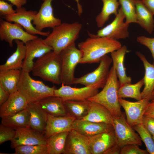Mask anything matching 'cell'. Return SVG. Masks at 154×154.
I'll return each mask as SVG.
<instances>
[{
    "label": "cell",
    "mask_w": 154,
    "mask_h": 154,
    "mask_svg": "<svg viewBox=\"0 0 154 154\" xmlns=\"http://www.w3.org/2000/svg\"><path fill=\"white\" fill-rule=\"evenodd\" d=\"M133 127L144 143L149 153L154 154V142L152 136L142 124L136 125Z\"/></svg>",
    "instance_id": "d590c367"
},
{
    "label": "cell",
    "mask_w": 154,
    "mask_h": 154,
    "mask_svg": "<svg viewBox=\"0 0 154 154\" xmlns=\"http://www.w3.org/2000/svg\"><path fill=\"white\" fill-rule=\"evenodd\" d=\"M152 137H153V139L154 142V135L152 136Z\"/></svg>",
    "instance_id": "f907efd6"
},
{
    "label": "cell",
    "mask_w": 154,
    "mask_h": 154,
    "mask_svg": "<svg viewBox=\"0 0 154 154\" xmlns=\"http://www.w3.org/2000/svg\"><path fill=\"white\" fill-rule=\"evenodd\" d=\"M136 54L143 62L145 69L143 78L144 87L141 92L142 98H148L151 100L154 89V65L150 63L140 52L137 51Z\"/></svg>",
    "instance_id": "4316f807"
},
{
    "label": "cell",
    "mask_w": 154,
    "mask_h": 154,
    "mask_svg": "<svg viewBox=\"0 0 154 154\" xmlns=\"http://www.w3.org/2000/svg\"><path fill=\"white\" fill-rule=\"evenodd\" d=\"M59 54L62 65V83L68 85L73 84L75 78L74 76L75 69L80 63L82 56V52L76 47L74 43L63 49Z\"/></svg>",
    "instance_id": "8992f818"
},
{
    "label": "cell",
    "mask_w": 154,
    "mask_h": 154,
    "mask_svg": "<svg viewBox=\"0 0 154 154\" xmlns=\"http://www.w3.org/2000/svg\"><path fill=\"white\" fill-rule=\"evenodd\" d=\"M112 62V58L108 55H105L102 58L99 66L95 70L80 77L75 78L73 84H80L84 86L98 83L105 85Z\"/></svg>",
    "instance_id": "30bf717a"
},
{
    "label": "cell",
    "mask_w": 154,
    "mask_h": 154,
    "mask_svg": "<svg viewBox=\"0 0 154 154\" xmlns=\"http://www.w3.org/2000/svg\"><path fill=\"white\" fill-rule=\"evenodd\" d=\"M15 11L14 14L1 17L8 22L19 23L23 27L26 32L32 35L37 34L47 37L50 33L49 31L44 32L38 31L33 26L31 22L37 11L31 10L27 11L22 7L17 8Z\"/></svg>",
    "instance_id": "5bb4252c"
},
{
    "label": "cell",
    "mask_w": 154,
    "mask_h": 154,
    "mask_svg": "<svg viewBox=\"0 0 154 154\" xmlns=\"http://www.w3.org/2000/svg\"><path fill=\"white\" fill-rule=\"evenodd\" d=\"M139 145L133 144H128L122 147L120 154H147V150L140 149Z\"/></svg>",
    "instance_id": "f35d334b"
},
{
    "label": "cell",
    "mask_w": 154,
    "mask_h": 154,
    "mask_svg": "<svg viewBox=\"0 0 154 154\" xmlns=\"http://www.w3.org/2000/svg\"><path fill=\"white\" fill-rule=\"evenodd\" d=\"M90 101L88 114L82 119L95 123L112 124L113 116L110 111L102 105Z\"/></svg>",
    "instance_id": "603a6c76"
},
{
    "label": "cell",
    "mask_w": 154,
    "mask_h": 154,
    "mask_svg": "<svg viewBox=\"0 0 154 154\" xmlns=\"http://www.w3.org/2000/svg\"><path fill=\"white\" fill-rule=\"evenodd\" d=\"M134 1L137 24L151 34L154 28L153 15L143 4L141 0Z\"/></svg>",
    "instance_id": "83f0119b"
},
{
    "label": "cell",
    "mask_w": 154,
    "mask_h": 154,
    "mask_svg": "<svg viewBox=\"0 0 154 154\" xmlns=\"http://www.w3.org/2000/svg\"><path fill=\"white\" fill-rule=\"evenodd\" d=\"M121 106L125 113L126 120L132 127L142 124L143 118L147 107L150 102L148 98H142L135 102H131L118 98Z\"/></svg>",
    "instance_id": "4fadbf2b"
},
{
    "label": "cell",
    "mask_w": 154,
    "mask_h": 154,
    "mask_svg": "<svg viewBox=\"0 0 154 154\" xmlns=\"http://www.w3.org/2000/svg\"><path fill=\"white\" fill-rule=\"evenodd\" d=\"M104 86L103 84L98 83L78 88L62 83L59 88L54 90V96L60 98L64 101H84L96 95L98 92L99 89L103 88Z\"/></svg>",
    "instance_id": "ba28073f"
},
{
    "label": "cell",
    "mask_w": 154,
    "mask_h": 154,
    "mask_svg": "<svg viewBox=\"0 0 154 154\" xmlns=\"http://www.w3.org/2000/svg\"><path fill=\"white\" fill-rule=\"evenodd\" d=\"M63 154H92L89 137L74 129L68 133Z\"/></svg>",
    "instance_id": "2e32d148"
},
{
    "label": "cell",
    "mask_w": 154,
    "mask_h": 154,
    "mask_svg": "<svg viewBox=\"0 0 154 154\" xmlns=\"http://www.w3.org/2000/svg\"><path fill=\"white\" fill-rule=\"evenodd\" d=\"M88 34L90 37L78 45V49L82 54L80 64L100 62L104 56L122 46L121 43L117 40L98 37L89 32Z\"/></svg>",
    "instance_id": "6da1fadb"
},
{
    "label": "cell",
    "mask_w": 154,
    "mask_h": 154,
    "mask_svg": "<svg viewBox=\"0 0 154 154\" xmlns=\"http://www.w3.org/2000/svg\"><path fill=\"white\" fill-rule=\"evenodd\" d=\"M29 73L21 70L17 90L29 103L36 102L46 97L54 96L56 87L46 85L42 81L33 79Z\"/></svg>",
    "instance_id": "5b68a950"
},
{
    "label": "cell",
    "mask_w": 154,
    "mask_h": 154,
    "mask_svg": "<svg viewBox=\"0 0 154 154\" xmlns=\"http://www.w3.org/2000/svg\"><path fill=\"white\" fill-rule=\"evenodd\" d=\"M43 3L38 11L34 16L33 24L38 31L46 28L52 29L60 25L61 20L55 17L53 13L51 3L52 0H42Z\"/></svg>",
    "instance_id": "9a60e30c"
},
{
    "label": "cell",
    "mask_w": 154,
    "mask_h": 154,
    "mask_svg": "<svg viewBox=\"0 0 154 154\" xmlns=\"http://www.w3.org/2000/svg\"><path fill=\"white\" fill-rule=\"evenodd\" d=\"M151 102H154V99L151 100Z\"/></svg>",
    "instance_id": "816d5d0a"
},
{
    "label": "cell",
    "mask_w": 154,
    "mask_h": 154,
    "mask_svg": "<svg viewBox=\"0 0 154 154\" xmlns=\"http://www.w3.org/2000/svg\"><path fill=\"white\" fill-rule=\"evenodd\" d=\"M11 2L13 5L15 6L17 8H19L26 4L27 0H7Z\"/></svg>",
    "instance_id": "7dc6e473"
},
{
    "label": "cell",
    "mask_w": 154,
    "mask_h": 154,
    "mask_svg": "<svg viewBox=\"0 0 154 154\" xmlns=\"http://www.w3.org/2000/svg\"><path fill=\"white\" fill-rule=\"evenodd\" d=\"M141 1L144 5L154 15V0H141Z\"/></svg>",
    "instance_id": "f6af8a7d"
},
{
    "label": "cell",
    "mask_w": 154,
    "mask_h": 154,
    "mask_svg": "<svg viewBox=\"0 0 154 154\" xmlns=\"http://www.w3.org/2000/svg\"><path fill=\"white\" fill-rule=\"evenodd\" d=\"M90 101L68 100L64 101V105L67 115L74 117L76 119H82L87 115Z\"/></svg>",
    "instance_id": "f546056e"
},
{
    "label": "cell",
    "mask_w": 154,
    "mask_h": 154,
    "mask_svg": "<svg viewBox=\"0 0 154 154\" xmlns=\"http://www.w3.org/2000/svg\"><path fill=\"white\" fill-rule=\"evenodd\" d=\"M125 19L124 15L120 7L113 21L98 30L96 35L98 37H107L116 40L126 38L129 35L128 30L129 24L124 22Z\"/></svg>",
    "instance_id": "8fae6325"
},
{
    "label": "cell",
    "mask_w": 154,
    "mask_h": 154,
    "mask_svg": "<svg viewBox=\"0 0 154 154\" xmlns=\"http://www.w3.org/2000/svg\"><path fill=\"white\" fill-rule=\"evenodd\" d=\"M26 108L30 115L29 127L44 134L48 114L36 102L29 103Z\"/></svg>",
    "instance_id": "7402d4cb"
},
{
    "label": "cell",
    "mask_w": 154,
    "mask_h": 154,
    "mask_svg": "<svg viewBox=\"0 0 154 154\" xmlns=\"http://www.w3.org/2000/svg\"><path fill=\"white\" fill-rule=\"evenodd\" d=\"M11 4H9L3 0L0 1V15L1 17L12 14L15 13Z\"/></svg>",
    "instance_id": "60d3db41"
},
{
    "label": "cell",
    "mask_w": 154,
    "mask_h": 154,
    "mask_svg": "<svg viewBox=\"0 0 154 154\" xmlns=\"http://www.w3.org/2000/svg\"><path fill=\"white\" fill-rule=\"evenodd\" d=\"M16 133L15 130L1 124L0 125V144L12 140L15 136Z\"/></svg>",
    "instance_id": "74e56055"
},
{
    "label": "cell",
    "mask_w": 154,
    "mask_h": 154,
    "mask_svg": "<svg viewBox=\"0 0 154 154\" xmlns=\"http://www.w3.org/2000/svg\"><path fill=\"white\" fill-rule=\"evenodd\" d=\"M72 128L88 137L114 130L112 124L94 122L82 119H75L73 123Z\"/></svg>",
    "instance_id": "44dd1931"
},
{
    "label": "cell",
    "mask_w": 154,
    "mask_h": 154,
    "mask_svg": "<svg viewBox=\"0 0 154 154\" xmlns=\"http://www.w3.org/2000/svg\"><path fill=\"white\" fill-rule=\"evenodd\" d=\"M15 154H49L46 145H34L18 146L15 148Z\"/></svg>",
    "instance_id": "8d00e7d4"
},
{
    "label": "cell",
    "mask_w": 154,
    "mask_h": 154,
    "mask_svg": "<svg viewBox=\"0 0 154 154\" xmlns=\"http://www.w3.org/2000/svg\"><path fill=\"white\" fill-rule=\"evenodd\" d=\"M137 42L147 47L151 51L153 60L154 65V38H150L143 36H139L137 38Z\"/></svg>",
    "instance_id": "ab89813d"
},
{
    "label": "cell",
    "mask_w": 154,
    "mask_h": 154,
    "mask_svg": "<svg viewBox=\"0 0 154 154\" xmlns=\"http://www.w3.org/2000/svg\"><path fill=\"white\" fill-rule=\"evenodd\" d=\"M92 154H105L117 144L114 131L100 133L89 137Z\"/></svg>",
    "instance_id": "d6986e66"
},
{
    "label": "cell",
    "mask_w": 154,
    "mask_h": 154,
    "mask_svg": "<svg viewBox=\"0 0 154 154\" xmlns=\"http://www.w3.org/2000/svg\"><path fill=\"white\" fill-rule=\"evenodd\" d=\"M62 62L59 54L52 50L38 58L34 62L32 75L44 81L61 84Z\"/></svg>",
    "instance_id": "277c9868"
},
{
    "label": "cell",
    "mask_w": 154,
    "mask_h": 154,
    "mask_svg": "<svg viewBox=\"0 0 154 154\" xmlns=\"http://www.w3.org/2000/svg\"><path fill=\"white\" fill-rule=\"evenodd\" d=\"M9 94L0 84V106L5 102L8 98Z\"/></svg>",
    "instance_id": "7bdbcfd3"
},
{
    "label": "cell",
    "mask_w": 154,
    "mask_h": 154,
    "mask_svg": "<svg viewBox=\"0 0 154 154\" xmlns=\"http://www.w3.org/2000/svg\"><path fill=\"white\" fill-rule=\"evenodd\" d=\"M142 124L152 136L154 135V118L144 115Z\"/></svg>",
    "instance_id": "b9f144b4"
},
{
    "label": "cell",
    "mask_w": 154,
    "mask_h": 154,
    "mask_svg": "<svg viewBox=\"0 0 154 154\" xmlns=\"http://www.w3.org/2000/svg\"><path fill=\"white\" fill-rule=\"evenodd\" d=\"M103 6L101 12L96 17L95 21L97 27H102L112 14L116 15L120 5L118 0H101Z\"/></svg>",
    "instance_id": "1f68e13d"
},
{
    "label": "cell",
    "mask_w": 154,
    "mask_h": 154,
    "mask_svg": "<svg viewBox=\"0 0 154 154\" xmlns=\"http://www.w3.org/2000/svg\"><path fill=\"white\" fill-rule=\"evenodd\" d=\"M69 132H64L53 135L46 139L49 154H63L67 136Z\"/></svg>",
    "instance_id": "836d02e7"
},
{
    "label": "cell",
    "mask_w": 154,
    "mask_h": 154,
    "mask_svg": "<svg viewBox=\"0 0 154 154\" xmlns=\"http://www.w3.org/2000/svg\"><path fill=\"white\" fill-rule=\"evenodd\" d=\"M154 99V89L152 94L151 100H152Z\"/></svg>",
    "instance_id": "681fc988"
},
{
    "label": "cell",
    "mask_w": 154,
    "mask_h": 154,
    "mask_svg": "<svg viewBox=\"0 0 154 154\" xmlns=\"http://www.w3.org/2000/svg\"><path fill=\"white\" fill-rule=\"evenodd\" d=\"M30 118V114L26 108L13 116L1 118V124L16 130L29 127Z\"/></svg>",
    "instance_id": "4dcf8cb0"
},
{
    "label": "cell",
    "mask_w": 154,
    "mask_h": 154,
    "mask_svg": "<svg viewBox=\"0 0 154 154\" xmlns=\"http://www.w3.org/2000/svg\"><path fill=\"white\" fill-rule=\"evenodd\" d=\"M121 149V148L117 144L109 149L105 154H120Z\"/></svg>",
    "instance_id": "bcb514c9"
},
{
    "label": "cell",
    "mask_w": 154,
    "mask_h": 154,
    "mask_svg": "<svg viewBox=\"0 0 154 154\" xmlns=\"http://www.w3.org/2000/svg\"><path fill=\"white\" fill-rule=\"evenodd\" d=\"M76 119L68 116H55L47 115V119L44 133L46 139L56 134L64 132H69L72 129V125Z\"/></svg>",
    "instance_id": "ac0fdd59"
},
{
    "label": "cell",
    "mask_w": 154,
    "mask_h": 154,
    "mask_svg": "<svg viewBox=\"0 0 154 154\" xmlns=\"http://www.w3.org/2000/svg\"><path fill=\"white\" fill-rule=\"evenodd\" d=\"M75 0L77 4L78 14L80 16L82 14L83 12L82 6L79 3V0Z\"/></svg>",
    "instance_id": "c3c4849f"
},
{
    "label": "cell",
    "mask_w": 154,
    "mask_h": 154,
    "mask_svg": "<svg viewBox=\"0 0 154 154\" xmlns=\"http://www.w3.org/2000/svg\"><path fill=\"white\" fill-rule=\"evenodd\" d=\"M117 78L115 69L113 66L110 69L107 81L102 90L87 100L102 105L115 117H120L123 113L118 97L119 83Z\"/></svg>",
    "instance_id": "7a4b0ae2"
},
{
    "label": "cell",
    "mask_w": 154,
    "mask_h": 154,
    "mask_svg": "<svg viewBox=\"0 0 154 154\" xmlns=\"http://www.w3.org/2000/svg\"><path fill=\"white\" fill-rule=\"evenodd\" d=\"M23 28L17 23H12L1 19L0 20V39L8 42L12 47L14 40H20L25 44L28 41L38 37L36 35L28 33Z\"/></svg>",
    "instance_id": "9c48e42d"
},
{
    "label": "cell",
    "mask_w": 154,
    "mask_h": 154,
    "mask_svg": "<svg viewBox=\"0 0 154 154\" xmlns=\"http://www.w3.org/2000/svg\"><path fill=\"white\" fill-rule=\"evenodd\" d=\"M17 44L15 51L7 59L6 62L0 65V71L11 69L22 70L26 54V46L22 41L14 40Z\"/></svg>",
    "instance_id": "484cf974"
},
{
    "label": "cell",
    "mask_w": 154,
    "mask_h": 154,
    "mask_svg": "<svg viewBox=\"0 0 154 154\" xmlns=\"http://www.w3.org/2000/svg\"><path fill=\"white\" fill-rule=\"evenodd\" d=\"M112 125L117 144L121 148L130 144L142 145V140L140 137L128 123L123 113L120 117L113 116Z\"/></svg>",
    "instance_id": "52a82bcc"
},
{
    "label": "cell",
    "mask_w": 154,
    "mask_h": 154,
    "mask_svg": "<svg viewBox=\"0 0 154 154\" xmlns=\"http://www.w3.org/2000/svg\"><path fill=\"white\" fill-rule=\"evenodd\" d=\"M26 54L23 60L22 70L30 72L32 71L35 58H39L52 50V48L46 44L41 37L27 42L25 44Z\"/></svg>",
    "instance_id": "7c38bea8"
},
{
    "label": "cell",
    "mask_w": 154,
    "mask_h": 154,
    "mask_svg": "<svg viewBox=\"0 0 154 154\" xmlns=\"http://www.w3.org/2000/svg\"><path fill=\"white\" fill-rule=\"evenodd\" d=\"M36 102L47 114L55 116H67L64 101L59 97L48 96Z\"/></svg>",
    "instance_id": "d4e9b609"
},
{
    "label": "cell",
    "mask_w": 154,
    "mask_h": 154,
    "mask_svg": "<svg viewBox=\"0 0 154 154\" xmlns=\"http://www.w3.org/2000/svg\"><path fill=\"white\" fill-rule=\"evenodd\" d=\"M144 85L143 78L134 84L125 83L119 86L118 91V98H131L139 100L142 99L140 89Z\"/></svg>",
    "instance_id": "d6a6232c"
},
{
    "label": "cell",
    "mask_w": 154,
    "mask_h": 154,
    "mask_svg": "<svg viewBox=\"0 0 154 154\" xmlns=\"http://www.w3.org/2000/svg\"><path fill=\"white\" fill-rule=\"evenodd\" d=\"M121 5L127 24L133 23L137 24L136 7L134 0H118Z\"/></svg>",
    "instance_id": "e575fe53"
},
{
    "label": "cell",
    "mask_w": 154,
    "mask_h": 154,
    "mask_svg": "<svg viewBox=\"0 0 154 154\" xmlns=\"http://www.w3.org/2000/svg\"><path fill=\"white\" fill-rule=\"evenodd\" d=\"M127 52V47L124 45L110 53L113 66L115 69L119 80V86L125 83H131V78L126 75L124 65L125 56Z\"/></svg>",
    "instance_id": "cb8c5ba5"
},
{
    "label": "cell",
    "mask_w": 154,
    "mask_h": 154,
    "mask_svg": "<svg viewBox=\"0 0 154 154\" xmlns=\"http://www.w3.org/2000/svg\"><path fill=\"white\" fill-rule=\"evenodd\" d=\"M21 70L11 69L0 71V84L9 94L18 91Z\"/></svg>",
    "instance_id": "f1b7e54d"
},
{
    "label": "cell",
    "mask_w": 154,
    "mask_h": 154,
    "mask_svg": "<svg viewBox=\"0 0 154 154\" xmlns=\"http://www.w3.org/2000/svg\"><path fill=\"white\" fill-rule=\"evenodd\" d=\"M82 25L77 22L61 23L52 28L44 41L52 51L59 54L63 49L75 43L79 36Z\"/></svg>",
    "instance_id": "3957f363"
},
{
    "label": "cell",
    "mask_w": 154,
    "mask_h": 154,
    "mask_svg": "<svg viewBox=\"0 0 154 154\" xmlns=\"http://www.w3.org/2000/svg\"><path fill=\"white\" fill-rule=\"evenodd\" d=\"M29 102L18 91L10 94L7 100L0 106V117H7L26 109Z\"/></svg>",
    "instance_id": "ffe728a7"
},
{
    "label": "cell",
    "mask_w": 154,
    "mask_h": 154,
    "mask_svg": "<svg viewBox=\"0 0 154 154\" xmlns=\"http://www.w3.org/2000/svg\"><path fill=\"white\" fill-rule=\"evenodd\" d=\"M144 115L154 118V102H151L147 105Z\"/></svg>",
    "instance_id": "ee69618b"
},
{
    "label": "cell",
    "mask_w": 154,
    "mask_h": 154,
    "mask_svg": "<svg viewBox=\"0 0 154 154\" xmlns=\"http://www.w3.org/2000/svg\"><path fill=\"white\" fill-rule=\"evenodd\" d=\"M16 131L15 136L11 141L12 149L23 145H46V139L43 133L29 127L21 128Z\"/></svg>",
    "instance_id": "e0dca14e"
}]
</instances>
